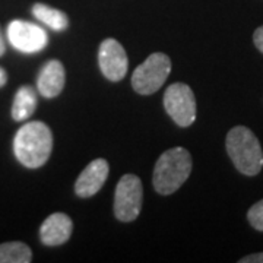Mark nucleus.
<instances>
[{"mask_svg":"<svg viewBox=\"0 0 263 263\" xmlns=\"http://www.w3.org/2000/svg\"><path fill=\"white\" fill-rule=\"evenodd\" d=\"M164 108L180 127H189L196 120V100L186 84L170 85L164 94Z\"/></svg>","mask_w":263,"mask_h":263,"instance_id":"6","label":"nucleus"},{"mask_svg":"<svg viewBox=\"0 0 263 263\" xmlns=\"http://www.w3.org/2000/svg\"><path fill=\"white\" fill-rule=\"evenodd\" d=\"M32 15L40 22H43L44 25H47L48 28L57 31V32L65 31L67 28V25H69V19L66 16L65 12L54 9V8L47 6L44 3H35L32 6Z\"/></svg>","mask_w":263,"mask_h":263,"instance_id":"13","label":"nucleus"},{"mask_svg":"<svg viewBox=\"0 0 263 263\" xmlns=\"http://www.w3.org/2000/svg\"><path fill=\"white\" fill-rule=\"evenodd\" d=\"M247 219H249L250 226L253 227L254 230L263 233V199L259 200L257 203H254L253 206L249 209Z\"/></svg>","mask_w":263,"mask_h":263,"instance_id":"15","label":"nucleus"},{"mask_svg":"<svg viewBox=\"0 0 263 263\" xmlns=\"http://www.w3.org/2000/svg\"><path fill=\"white\" fill-rule=\"evenodd\" d=\"M6 34L12 47L27 54L44 50L48 43L47 32L44 31V28L28 21H12L8 25Z\"/></svg>","mask_w":263,"mask_h":263,"instance_id":"7","label":"nucleus"},{"mask_svg":"<svg viewBox=\"0 0 263 263\" xmlns=\"http://www.w3.org/2000/svg\"><path fill=\"white\" fill-rule=\"evenodd\" d=\"M53 151V133L46 123L28 122L15 135L13 152L16 160L27 168H40Z\"/></svg>","mask_w":263,"mask_h":263,"instance_id":"1","label":"nucleus"},{"mask_svg":"<svg viewBox=\"0 0 263 263\" xmlns=\"http://www.w3.org/2000/svg\"><path fill=\"white\" fill-rule=\"evenodd\" d=\"M6 51V47H5V38H3V34H2V29H0V57L5 54Z\"/></svg>","mask_w":263,"mask_h":263,"instance_id":"19","label":"nucleus"},{"mask_svg":"<svg viewBox=\"0 0 263 263\" xmlns=\"http://www.w3.org/2000/svg\"><path fill=\"white\" fill-rule=\"evenodd\" d=\"M253 41L254 46L257 47V50H259L260 53H263V27H259V28L254 31Z\"/></svg>","mask_w":263,"mask_h":263,"instance_id":"16","label":"nucleus"},{"mask_svg":"<svg viewBox=\"0 0 263 263\" xmlns=\"http://www.w3.org/2000/svg\"><path fill=\"white\" fill-rule=\"evenodd\" d=\"M98 65L103 75L111 81L119 82L127 73L129 60L123 46L114 38L104 40L98 50Z\"/></svg>","mask_w":263,"mask_h":263,"instance_id":"8","label":"nucleus"},{"mask_svg":"<svg viewBox=\"0 0 263 263\" xmlns=\"http://www.w3.org/2000/svg\"><path fill=\"white\" fill-rule=\"evenodd\" d=\"M192 157L184 148H171L161 155L152 176L154 189L160 195L177 192L192 173Z\"/></svg>","mask_w":263,"mask_h":263,"instance_id":"3","label":"nucleus"},{"mask_svg":"<svg viewBox=\"0 0 263 263\" xmlns=\"http://www.w3.org/2000/svg\"><path fill=\"white\" fill-rule=\"evenodd\" d=\"M65 82V66L53 59L41 67L37 78V89L44 98H54L63 91Z\"/></svg>","mask_w":263,"mask_h":263,"instance_id":"11","label":"nucleus"},{"mask_svg":"<svg viewBox=\"0 0 263 263\" xmlns=\"http://www.w3.org/2000/svg\"><path fill=\"white\" fill-rule=\"evenodd\" d=\"M108 162L103 158L91 161L81 173L75 183V192L79 197H91L98 193L108 177Z\"/></svg>","mask_w":263,"mask_h":263,"instance_id":"9","label":"nucleus"},{"mask_svg":"<svg viewBox=\"0 0 263 263\" xmlns=\"http://www.w3.org/2000/svg\"><path fill=\"white\" fill-rule=\"evenodd\" d=\"M73 222L69 216L62 212L51 214L40 228V240L46 246L65 245L70 238Z\"/></svg>","mask_w":263,"mask_h":263,"instance_id":"10","label":"nucleus"},{"mask_svg":"<svg viewBox=\"0 0 263 263\" xmlns=\"http://www.w3.org/2000/svg\"><path fill=\"white\" fill-rule=\"evenodd\" d=\"M170 72H171L170 57L164 53H154L135 69L132 75V86L138 94H154L167 81Z\"/></svg>","mask_w":263,"mask_h":263,"instance_id":"4","label":"nucleus"},{"mask_svg":"<svg viewBox=\"0 0 263 263\" xmlns=\"http://www.w3.org/2000/svg\"><path fill=\"white\" fill-rule=\"evenodd\" d=\"M143 187L135 174H126L119 180L114 193V215L122 222L135 221L142 209Z\"/></svg>","mask_w":263,"mask_h":263,"instance_id":"5","label":"nucleus"},{"mask_svg":"<svg viewBox=\"0 0 263 263\" xmlns=\"http://www.w3.org/2000/svg\"><path fill=\"white\" fill-rule=\"evenodd\" d=\"M240 263H263V253H254V254H249L246 257H241Z\"/></svg>","mask_w":263,"mask_h":263,"instance_id":"17","label":"nucleus"},{"mask_svg":"<svg viewBox=\"0 0 263 263\" xmlns=\"http://www.w3.org/2000/svg\"><path fill=\"white\" fill-rule=\"evenodd\" d=\"M6 82H8V73H6V70L3 67H0V88L5 86Z\"/></svg>","mask_w":263,"mask_h":263,"instance_id":"18","label":"nucleus"},{"mask_svg":"<svg viewBox=\"0 0 263 263\" xmlns=\"http://www.w3.org/2000/svg\"><path fill=\"white\" fill-rule=\"evenodd\" d=\"M37 108V92L31 86H21L12 104V119L15 122H24L29 119Z\"/></svg>","mask_w":263,"mask_h":263,"instance_id":"12","label":"nucleus"},{"mask_svg":"<svg viewBox=\"0 0 263 263\" xmlns=\"http://www.w3.org/2000/svg\"><path fill=\"white\" fill-rule=\"evenodd\" d=\"M32 252L22 241H9L0 245V263H29Z\"/></svg>","mask_w":263,"mask_h":263,"instance_id":"14","label":"nucleus"},{"mask_svg":"<svg viewBox=\"0 0 263 263\" xmlns=\"http://www.w3.org/2000/svg\"><path fill=\"white\" fill-rule=\"evenodd\" d=\"M228 157L235 168L245 176H256L263 168V151L253 132L246 126H235L226 139Z\"/></svg>","mask_w":263,"mask_h":263,"instance_id":"2","label":"nucleus"}]
</instances>
